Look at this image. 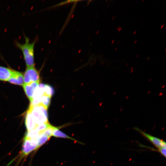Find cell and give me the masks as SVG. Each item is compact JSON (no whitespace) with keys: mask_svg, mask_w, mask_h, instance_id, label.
Listing matches in <instances>:
<instances>
[{"mask_svg":"<svg viewBox=\"0 0 166 166\" xmlns=\"http://www.w3.org/2000/svg\"><path fill=\"white\" fill-rule=\"evenodd\" d=\"M24 38L25 42L22 44L16 42V46L22 52L26 67L34 66V47L36 39L31 42L28 38L25 36Z\"/></svg>","mask_w":166,"mask_h":166,"instance_id":"obj_1","label":"cell"},{"mask_svg":"<svg viewBox=\"0 0 166 166\" xmlns=\"http://www.w3.org/2000/svg\"><path fill=\"white\" fill-rule=\"evenodd\" d=\"M28 110L31 114L37 125L49 123L47 108L42 103L30 105Z\"/></svg>","mask_w":166,"mask_h":166,"instance_id":"obj_2","label":"cell"},{"mask_svg":"<svg viewBox=\"0 0 166 166\" xmlns=\"http://www.w3.org/2000/svg\"><path fill=\"white\" fill-rule=\"evenodd\" d=\"M23 77L24 84L32 82H39L40 81L39 73L34 66L26 67Z\"/></svg>","mask_w":166,"mask_h":166,"instance_id":"obj_3","label":"cell"},{"mask_svg":"<svg viewBox=\"0 0 166 166\" xmlns=\"http://www.w3.org/2000/svg\"><path fill=\"white\" fill-rule=\"evenodd\" d=\"M134 129L139 132L143 136L152 143L157 148L166 147V143L163 140L148 134L139 128L135 127Z\"/></svg>","mask_w":166,"mask_h":166,"instance_id":"obj_4","label":"cell"},{"mask_svg":"<svg viewBox=\"0 0 166 166\" xmlns=\"http://www.w3.org/2000/svg\"><path fill=\"white\" fill-rule=\"evenodd\" d=\"M38 148L37 140L30 139L25 137L22 151L23 155H27Z\"/></svg>","mask_w":166,"mask_h":166,"instance_id":"obj_5","label":"cell"},{"mask_svg":"<svg viewBox=\"0 0 166 166\" xmlns=\"http://www.w3.org/2000/svg\"><path fill=\"white\" fill-rule=\"evenodd\" d=\"M39 84V82H32L27 84H23V85L25 93L31 102L32 101L35 91Z\"/></svg>","mask_w":166,"mask_h":166,"instance_id":"obj_6","label":"cell"},{"mask_svg":"<svg viewBox=\"0 0 166 166\" xmlns=\"http://www.w3.org/2000/svg\"><path fill=\"white\" fill-rule=\"evenodd\" d=\"M7 81L14 84L22 85L24 84L23 75L20 72L13 69L11 75Z\"/></svg>","mask_w":166,"mask_h":166,"instance_id":"obj_7","label":"cell"},{"mask_svg":"<svg viewBox=\"0 0 166 166\" xmlns=\"http://www.w3.org/2000/svg\"><path fill=\"white\" fill-rule=\"evenodd\" d=\"M25 124L28 131L34 129L37 125L31 114L28 110L26 115Z\"/></svg>","mask_w":166,"mask_h":166,"instance_id":"obj_8","label":"cell"},{"mask_svg":"<svg viewBox=\"0 0 166 166\" xmlns=\"http://www.w3.org/2000/svg\"><path fill=\"white\" fill-rule=\"evenodd\" d=\"M13 69L0 66V80L7 81L10 77Z\"/></svg>","mask_w":166,"mask_h":166,"instance_id":"obj_9","label":"cell"},{"mask_svg":"<svg viewBox=\"0 0 166 166\" xmlns=\"http://www.w3.org/2000/svg\"><path fill=\"white\" fill-rule=\"evenodd\" d=\"M52 136L56 137H61L71 139L74 140H75L69 136L67 135L62 132L59 129V128L56 127L54 129Z\"/></svg>","mask_w":166,"mask_h":166,"instance_id":"obj_10","label":"cell"},{"mask_svg":"<svg viewBox=\"0 0 166 166\" xmlns=\"http://www.w3.org/2000/svg\"><path fill=\"white\" fill-rule=\"evenodd\" d=\"M49 138L47 136L42 133L40 134L37 138V146L38 148L45 143Z\"/></svg>","mask_w":166,"mask_h":166,"instance_id":"obj_11","label":"cell"},{"mask_svg":"<svg viewBox=\"0 0 166 166\" xmlns=\"http://www.w3.org/2000/svg\"><path fill=\"white\" fill-rule=\"evenodd\" d=\"M40 133L35 129L28 131L26 134V138L30 139H36L39 136Z\"/></svg>","mask_w":166,"mask_h":166,"instance_id":"obj_12","label":"cell"},{"mask_svg":"<svg viewBox=\"0 0 166 166\" xmlns=\"http://www.w3.org/2000/svg\"><path fill=\"white\" fill-rule=\"evenodd\" d=\"M51 98V97L44 94L41 97V103L48 109L50 104Z\"/></svg>","mask_w":166,"mask_h":166,"instance_id":"obj_13","label":"cell"},{"mask_svg":"<svg viewBox=\"0 0 166 166\" xmlns=\"http://www.w3.org/2000/svg\"><path fill=\"white\" fill-rule=\"evenodd\" d=\"M54 93V89L52 86L48 84L45 85L44 94L51 97L53 95Z\"/></svg>","mask_w":166,"mask_h":166,"instance_id":"obj_14","label":"cell"},{"mask_svg":"<svg viewBox=\"0 0 166 166\" xmlns=\"http://www.w3.org/2000/svg\"><path fill=\"white\" fill-rule=\"evenodd\" d=\"M55 128V127L50 124L46 129L40 132L44 134L50 138L52 136L53 133Z\"/></svg>","mask_w":166,"mask_h":166,"instance_id":"obj_15","label":"cell"},{"mask_svg":"<svg viewBox=\"0 0 166 166\" xmlns=\"http://www.w3.org/2000/svg\"><path fill=\"white\" fill-rule=\"evenodd\" d=\"M49 124V123L42 124L37 125L34 129L40 133L46 129Z\"/></svg>","mask_w":166,"mask_h":166,"instance_id":"obj_16","label":"cell"},{"mask_svg":"<svg viewBox=\"0 0 166 166\" xmlns=\"http://www.w3.org/2000/svg\"><path fill=\"white\" fill-rule=\"evenodd\" d=\"M166 147H161L157 149V151L164 157H166Z\"/></svg>","mask_w":166,"mask_h":166,"instance_id":"obj_17","label":"cell"},{"mask_svg":"<svg viewBox=\"0 0 166 166\" xmlns=\"http://www.w3.org/2000/svg\"><path fill=\"white\" fill-rule=\"evenodd\" d=\"M164 24L162 25L161 26L160 29H162V28H163V27H164Z\"/></svg>","mask_w":166,"mask_h":166,"instance_id":"obj_18","label":"cell"},{"mask_svg":"<svg viewBox=\"0 0 166 166\" xmlns=\"http://www.w3.org/2000/svg\"><path fill=\"white\" fill-rule=\"evenodd\" d=\"M121 28H122L121 27H120V28H119V29L118 30V32L120 31L121 30Z\"/></svg>","mask_w":166,"mask_h":166,"instance_id":"obj_19","label":"cell"},{"mask_svg":"<svg viewBox=\"0 0 166 166\" xmlns=\"http://www.w3.org/2000/svg\"><path fill=\"white\" fill-rule=\"evenodd\" d=\"M115 42V40H113L112 41V42H111V44H113L114 43V42Z\"/></svg>","mask_w":166,"mask_h":166,"instance_id":"obj_20","label":"cell"},{"mask_svg":"<svg viewBox=\"0 0 166 166\" xmlns=\"http://www.w3.org/2000/svg\"><path fill=\"white\" fill-rule=\"evenodd\" d=\"M136 31H135L134 32V33H133V35L135 34H136Z\"/></svg>","mask_w":166,"mask_h":166,"instance_id":"obj_21","label":"cell"},{"mask_svg":"<svg viewBox=\"0 0 166 166\" xmlns=\"http://www.w3.org/2000/svg\"><path fill=\"white\" fill-rule=\"evenodd\" d=\"M120 28V26H118L117 27V30H118V29H119Z\"/></svg>","mask_w":166,"mask_h":166,"instance_id":"obj_22","label":"cell"},{"mask_svg":"<svg viewBox=\"0 0 166 166\" xmlns=\"http://www.w3.org/2000/svg\"><path fill=\"white\" fill-rule=\"evenodd\" d=\"M115 16H114V17L113 18H112V20H113L115 19Z\"/></svg>","mask_w":166,"mask_h":166,"instance_id":"obj_23","label":"cell"},{"mask_svg":"<svg viewBox=\"0 0 166 166\" xmlns=\"http://www.w3.org/2000/svg\"><path fill=\"white\" fill-rule=\"evenodd\" d=\"M137 42V40H135V41L134 42V44H135Z\"/></svg>","mask_w":166,"mask_h":166,"instance_id":"obj_24","label":"cell"},{"mask_svg":"<svg viewBox=\"0 0 166 166\" xmlns=\"http://www.w3.org/2000/svg\"><path fill=\"white\" fill-rule=\"evenodd\" d=\"M117 47H116V48H115V49H114V51H116V50H117Z\"/></svg>","mask_w":166,"mask_h":166,"instance_id":"obj_25","label":"cell"},{"mask_svg":"<svg viewBox=\"0 0 166 166\" xmlns=\"http://www.w3.org/2000/svg\"><path fill=\"white\" fill-rule=\"evenodd\" d=\"M149 59H150V57H147V60H149Z\"/></svg>","mask_w":166,"mask_h":166,"instance_id":"obj_26","label":"cell"},{"mask_svg":"<svg viewBox=\"0 0 166 166\" xmlns=\"http://www.w3.org/2000/svg\"><path fill=\"white\" fill-rule=\"evenodd\" d=\"M139 56V54H137L136 56V57H137Z\"/></svg>","mask_w":166,"mask_h":166,"instance_id":"obj_27","label":"cell"},{"mask_svg":"<svg viewBox=\"0 0 166 166\" xmlns=\"http://www.w3.org/2000/svg\"><path fill=\"white\" fill-rule=\"evenodd\" d=\"M110 3L109 4V5H108V6L107 7V8H108L109 7V6H110Z\"/></svg>","mask_w":166,"mask_h":166,"instance_id":"obj_28","label":"cell"},{"mask_svg":"<svg viewBox=\"0 0 166 166\" xmlns=\"http://www.w3.org/2000/svg\"><path fill=\"white\" fill-rule=\"evenodd\" d=\"M166 49H165V52H166Z\"/></svg>","mask_w":166,"mask_h":166,"instance_id":"obj_29","label":"cell"},{"mask_svg":"<svg viewBox=\"0 0 166 166\" xmlns=\"http://www.w3.org/2000/svg\"><path fill=\"white\" fill-rule=\"evenodd\" d=\"M144 1V0H143L142 1V2H143V1Z\"/></svg>","mask_w":166,"mask_h":166,"instance_id":"obj_30","label":"cell"}]
</instances>
